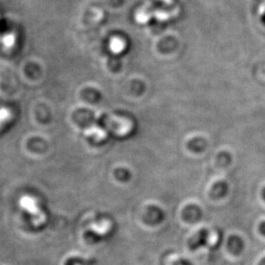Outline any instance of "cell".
I'll use <instances>...</instances> for the list:
<instances>
[{
  "label": "cell",
  "mask_w": 265,
  "mask_h": 265,
  "mask_svg": "<svg viewBox=\"0 0 265 265\" xmlns=\"http://www.w3.org/2000/svg\"><path fill=\"white\" fill-rule=\"evenodd\" d=\"M126 48V41L120 37H114L110 41V49L116 54L123 52Z\"/></svg>",
  "instance_id": "1"
},
{
  "label": "cell",
  "mask_w": 265,
  "mask_h": 265,
  "mask_svg": "<svg viewBox=\"0 0 265 265\" xmlns=\"http://www.w3.org/2000/svg\"><path fill=\"white\" fill-rule=\"evenodd\" d=\"M16 41H17L16 36L12 33L6 34L0 38V42L2 43L4 47H6L7 49L13 47L16 44Z\"/></svg>",
  "instance_id": "2"
}]
</instances>
